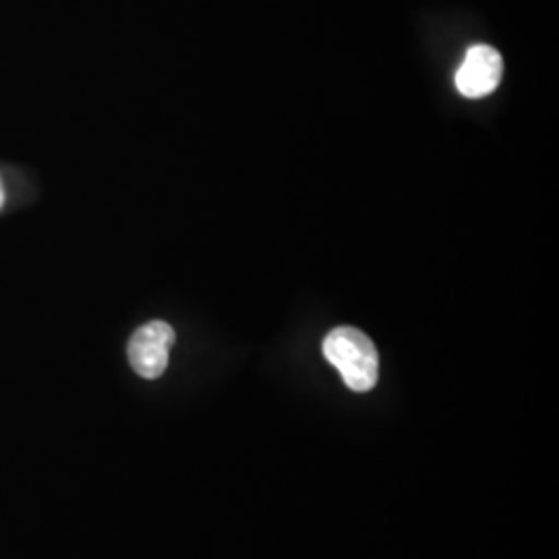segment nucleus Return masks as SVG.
<instances>
[{
  "mask_svg": "<svg viewBox=\"0 0 559 559\" xmlns=\"http://www.w3.org/2000/svg\"><path fill=\"white\" fill-rule=\"evenodd\" d=\"M175 344V330L166 321H150L129 340V362L133 371L145 378L156 380L168 367V355Z\"/></svg>",
  "mask_w": 559,
  "mask_h": 559,
  "instance_id": "2",
  "label": "nucleus"
},
{
  "mask_svg": "<svg viewBox=\"0 0 559 559\" xmlns=\"http://www.w3.org/2000/svg\"><path fill=\"white\" fill-rule=\"evenodd\" d=\"M323 355L353 392H369L380 378V355L376 344L357 328L342 325L323 340Z\"/></svg>",
  "mask_w": 559,
  "mask_h": 559,
  "instance_id": "1",
  "label": "nucleus"
},
{
  "mask_svg": "<svg viewBox=\"0 0 559 559\" xmlns=\"http://www.w3.org/2000/svg\"><path fill=\"white\" fill-rule=\"evenodd\" d=\"M2 201H4V191H2V182H0V205H2Z\"/></svg>",
  "mask_w": 559,
  "mask_h": 559,
  "instance_id": "4",
  "label": "nucleus"
},
{
  "mask_svg": "<svg viewBox=\"0 0 559 559\" xmlns=\"http://www.w3.org/2000/svg\"><path fill=\"white\" fill-rule=\"evenodd\" d=\"M503 75L501 55L487 44H475L468 48L464 62L456 71V87L466 98H485L493 94Z\"/></svg>",
  "mask_w": 559,
  "mask_h": 559,
  "instance_id": "3",
  "label": "nucleus"
}]
</instances>
